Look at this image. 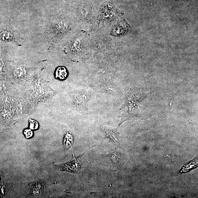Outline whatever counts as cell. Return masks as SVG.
<instances>
[{
  "label": "cell",
  "instance_id": "cell-7",
  "mask_svg": "<svg viewBox=\"0 0 198 198\" xmlns=\"http://www.w3.org/2000/svg\"><path fill=\"white\" fill-rule=\"evenodd\" d=\"M68 75V72L67 68L60 66L57 68L55 72V77L57 80L63 81L67 78Z\"/></svg>",
  "mask_w": 198,
  "mask_h": 198
},
{
  "label": "cell",
  "instance_id": "cell-2",
  "mask_svg": "<svg viewBox=\"0 0 198 198\" xmlns=\"http://www.w3.org/2000/svg\"><path fill=\"white\" fill-rule=\"evenodd\" d=\"M67 25L64 22L59 19H52L48 23L45 34L49 45L63 34L67 30Z\"/></svg>",
  "mask_w": 198,
  "mask_h": 198
},
{
  "label": "cell",
  "instance_id": "cell-8",
  "mask_svg": "<svg viewBox=\"0 0 198 198\" xmlns=\"http://www.w3.org/2000/svg\"><path fill=\"white\" fill-rule=\"evenodd\" d=\"M73 142L72 135L70 133H67L66 134L64 138V141L63 143L64 144L65 147L69 148L72 146Z\"/></svg>",
  "mask_w": 198,
  "mask_h": 198
},
{
  "label": "cell",
  "instance_id": "cell-10",
  "mask_svg": "<svg viewBox=\"0 0 198 198\" xmlns=\"http://www.w3.org/2000/svg\"><path fill=\"white\" fill-rule=\"evenodd\" d=\"M24 134L26 138H30L32 137L33 133L31 129H26L24 130Z\"/></svg>",
  "mask_w": 198,
  "mask_h": 198
},
{
  "label": "cell",
  "instance_id": "cell-5",
  "mask_svg": "<svg viewBox=\"0 0 198 198\" xmlns=\"http://www.w3.org/2000/svg\"><path fill=\"white\" fill-rule=\"evenodd\" d=\"M0 39L3 41L12 42L21 46V41L23 39L18 31L8 25L0 28Z\"/></svg>",
  "mask_w": 198,
  "mask_h": 198
},
{
  "label": "cell",
  "instance_id": "cell-1",
  "mask_svg": "<svg viewBox=\"0 0 198 198\" xmlns=\"http://www.w3.org/2000/svg\"><path fill=\"white\" fill-rule=\"evenodd\" d=\"M149 94V92H145L138 88L129 90L125 96L124 103L121 107L123 113L120 116L121 121L118 127L127 121L134 122L136 120H146L151 118L149 114L144 112L141 107L143 101Z\"/></svg>",
  "mask_w": 198,
  "mask_h": 198
},
{
  "label": "cell",
  "instance_id": "cell-9",
  "mask_svg": "<svg viewBox=\"0 0 198 198\" xmlns=\"http://www.w3.org/2000/svg\"><path fill=\"white\" fill-rule=\"evenodd\" d=\"M30 128L32 130H36L38 129L39 127V124L38 122L37 121L30 119Z\"/></svg>",
  "mask_w": 198,
  "mask_h": 198
},
{
  "label": "cell",
  "instance_id": "cell-4",
  "mask_svg": "<svg viewBox=\"0 0 198 198\" xmlns=\"http://www.w3.org/2000/svg\"><path fill=\"white\" fill-rule=\"evenodd\" d=\"M98 85L100 91L108 94L117 95L121 93L117 81L111 76L99 78Z\"/></svg>",
  "mask_w": 198,
  "mask_h": 198
},
{
  "label": "cell",
  "instance_id": "cell-6",
  "mask_svg": "<svg viewBox=\"0 0 198 198\" xmlns=\"http://www.w3.org/2000/svg\"><path fill=\"white\" fill-rule=\"evenodd\" d=\"M100 129L105 134L107 138L114 143L117 146L120 135V133L118 131V129H111L108 127L102 126L100 128Z\"/></svg>",
  "mask_w": 198,
  "mask_h": 198
},
{
  "label": "cell",
  "instance_id": "cell-11",
  "mask_svg": "<svg viewBox=\"0 0 198 198\" xmlns=\"http://www.w3.org/2000/svg\"><path fill=\"white\" fill-rule=\"evenodd\" d=\"M4 66V63L3 59L0 57V70L2 69Z\"/></svg>",
  "mask_w": 198,
  "mask_h": 198
},
{
  "label": "cell",
  "instance_id": "cell-3",
  "mask_svg": "<svg viewBox=\"0 0 198 198\" xmlns=\"http://www.w3.org/2000/svg\"><path fill=\"white\" fill-rule=\"evenodd\" d=\"M92 94L91 91L85 90L71 92L70 96L75 108L79 111H87V102L91 99Z\"/></svg>",
  "mask_w": 198,
  "mask_h": 198
}]
</instances>
